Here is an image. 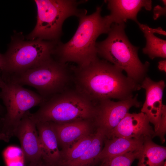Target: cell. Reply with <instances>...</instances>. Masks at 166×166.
Here are the masks:
<instances>
[{"instance_id":"obj_1","label":"cell","mask_w":166,"mask_h":166,"mask_svg":"<svg viewBox=\"0 0 166 166\" xmlns=\"http://www.w3.org/2000/svg\"><path fill=\"white\" fill-rule=\"evenodd\" d=\"M72 69L76 75L77 91L95 103L126 99L141 89L140 85L124 75L121 69L98 57L86 65Z\"/></svg>"},{"instance_id":"obj_2","label":"cell","mask_w":166,"mask_h":166,"mask_svg":"<svg viewBox=\"0 0 166 166\" xmlns=\"http://www.w3.org/2000/svg\"><path fill=\"white\" fill-rule=\"evenodd\" d=\"M102 6H97L92 14L81 15L79 23L72 38L64 43L60 41L52 54L55 59L66 64L73 62L78 66L86 65L98 57L96 41L101 34L108 33L111 25L105 16H102Z\"/></svg>"},{"instance_id":"obj_3","label":"cell","mask_w":166,"mask_h":166,"mask_svg":"<svg viewBox=\"0 0 166 166\" xmlns=\"http://www.w3.org/2000/svg\"><path fill=\"white\" fill-rule=\"evenodd\" d=\"M125 23L112 24L107 38L96 43L97 54L125 71L128 77L140 85L147 76L150 64L140 61L139 48L130 42L125 32Z\"/></svg>"},{"instance_id":"obj_4","label":"cell","mask_w":166,"mask_h":166,"mask_svg":"<svg viewBox=\"0 0 166 166\" xmlns=\"http://www.w3.org/2000/svg\"><path fill=\"white\" fill-rule=\"evenodd\" d=\"M38 110L30 113L36 123L40 122L61 124L93 119L96 103L77 91L61 92L46 100Z\"/></svg>"},{"instance_id":"obj_5","label":"cell","mask_w":166,"mask_h":166,"mask_svg":"<svg viewBox=\"0 0 166 166\" xmlns=\"http://www.w3.org/2000/svg\"><path fill=\"white\" fill-rule=\"evenodd\" d=\"M7 52L0 54L1 77L3 81L19 74L50 58L58 42L40 39L26 41L14 36Z\"/></svg>"},{"instance_id":"obj_6","label":"cell","mask_w":166,"mask_h":166,"mask_svg":"<svg viewBox=\"0 0 166 166\" xmlns=\"http://www.w3.org/2000/svg\"><path fill=\"white\" fill-rule=\"evenodd\" d=\"M37 7V22L34 30L26 36L30 40L36 39L58 41L62 34V26L68 18H78L87 14L85 9L78 8L86 1L35 0Z\"/></svg>"},{"instance_id":"obj_7","label":"cell","mask_w":166,"mask_h":166,"mask_svg":"<svg viewBox=\"0 0 166 166\" xmlns=\"http://www.w3.org/2000/svg\"><path fill=\"white\" fill-rule=\"evenodd\" d=\"M67 68L66 64L60 62L52 56L35 66L4 81L34 87L46 100L62 92L68 80Z\"/></svg>"},{"instance_id":"obj_8","label":"cell","mask_w":166,"mask_h":166,"mask_svg":"<svg viewBox=\"0 0 166 166\" xmlns=\"http://www.w3.org/2000/svg\"><path fill=\"white\" fill-rule=\"evenodd\" d=\"M0 88V98L6 109L2 117V133L10 140L26 113L32 107L40 106L46 100L38 93L12 82L4 81Z\"/></svg>"},{"instance_id":"obj_9","label":"cell","mask_w":166,"mask_h":166,"mask_svg":"<svg viewBox=\"0 0 166 166\" xmlns=\"http://www.w3.org/2000/svg\"><path fill=\"white\" fill-rule=\"evenodd\" d=\"M138 94L122 100H101L96 103V112L93 119L97 127L104 131L105 136L113 130L133 107L139 108L142 103L138 100Z\"/></svg>"},{"instance_id":"obj_10","label":"cell","mask_w":166,"mask_h":166,"mask_svg":"<svg viewBox=\"0 0 166 166\" xmlns=\"http://www.w3.org/2000/svg\"><path fill=\"white\" fill-rule=\"evenodd\" d=\"M27 111L18 124L14 136L19 139L25 162L27 166L42 160V153L36 124Z\"/></svg>"},{"instance_id":"obj_11","label":"cell","mask_w":166,"mask_h":166,"mask_svg":"<svg viewBox=\"0 0 166 166\" xmlns=\"http://www.w3.org/2000/svg\"><path fill=\"white\" fill-rule=\"evenodd\" d=\"M165 87L164 80L155 81L147 76L140 84L141 89L145 90L146 94L141 112L145 114L150 122L153 124L155 132L159 128L160 120L164 105L163 94Z\"/></svg>"},{"instance_id":"obj_12","label":"cell","mask_w":166,"mask_h":166,"mask_svg":"<svg viewBox=\"0 0 166 166\" xmlns=\"http://www.w3.org/2000/svg\"><path fill=\"white\" fill-rule=\"evenodd\" d=\"M146 115L144 113H128L106 138L122 137L138 139L144 136L152 138L155 132Z\"/></svg>"},{"instance_id":"obj_13","label":"cell","mask_w":166,"mask_h":166,"mask_svg":"<svg viewBox=\"0 0 166 166\" xmlns=\"http://www.w3.org/2000/svg\"><path fill=\"white\" fill-rule=\"evenodd\" d=\"M107 8L110 14L105 16L109 24H121L125 23L128 19L138 24L137 16L138 12L143 7L147 10L152 8L151 0H109Z\"/></svg>"},{"instance_id":"obj_14","label":"cell","mask_w":166,"mask_h":166,"mask_svg":"<svg viewBox=\"0 0 166 166\" xmlns=\"http://www.w3.org/2000/svg\"><path fill=\"white\" fill-rule=\"evenodd\" d=\"M89 120L59 124L49 122L53 129L58 145L63 151L83 137L91 134Z\"/></svg>"},{"instance_id":"obj_15","label":"cell","mask_w":166,"mask_h":166,"mask_svg":"<svg viewBox=\"0 0 166 166\" xmlns=\"http://www.w3.org/2000/svg\"><path fill=\"white\" fill-rule=\"evenodd\" d=\"M42 153V159L50 166H59L61 152L55 133L49 122L35 123Z\"/></svg>"},{"instance_id":"obj_16","label":"cell","mask_w":166,"mask_h":166,"mask_svg":"<svg viewBox=\"0 0 166 166\" xmlns=\"http://www.w3.org/2000/svg\"><path fill=\"white\" fill-rule=\"evenodd\" d=\"M144 137L138 139L122 137H105L104 146L98 157L99 162L129 152L141 150Z\"/></svg>"},{"instance_id":"obj_17","label":"cell","mask_w":166,"mask_h":166,"mask_svg":"<svg viewBox=\"0 0 166 166\" xmlns=\"http://www.w3.org/2000/svg\"><path fill=\"white\" fill-rule=\"evenodd\" d=\"M152 139L144 137L142 148L137 159V166H162L166 162V147L156 144Z\"/></svg>"},{"instance_id":"obj_18","label":"cell","mask_w":166,"mask_h":166,"mask_svg":"<svg viewBox=\"0 0 166 166\" xmlns=\"http://www.w3.org/2000/svg\"><path fill=\"white\" fill-rule=\"evenodd\" d=\"M105 135L102 130L97 128L91 144L82 155L77 159L61 166H94L99 162L98 157L103 148Z\"/></svg>"},{"instance_id":"obj_19","label":"cell","mask_w":166,"mask_h":166,"mask_svg":"<svg viewBox=\"0 0 166 166\" xmlns=\"http://www.w3.org/2000/svg\"><path fill=\"white\" fill-rule=\"evenodd\" d=\"M146 38L145 46L142 49L144 53L152 59L157 57H166V41L160 39L144 29H141Z\"/></svg>"},{"instance_id":"obj_20","label":"cell","mask_w":166,"mask_h":166,"mask_svg":"<svg viewBox=\"0 0 166 166\" xmlns=\"http://www.w3.org/2000/svg\"><path fill=\"white\" fill-rule=\"evenodd\" d=\"M94 134V133H91L83 137L61 152V159L59 166L75 160L81 157L91 144Z\"/></svg>"},{"instance_id":"obj_21","label":"cell","mask_w":166,"mask_h":166,"mask_svg":"<svg viewBox=\"0 0 166 166\" xmlns=\"http://www.w3.org/2000/svg\"><path fill=\"white\" fill-rule=\"evenodd\" d=\"M141 150L130 152L101 161L99 166H131L137 159Z\"/></svg>"},{"instance_id":"obj_22","label":"cell","mask_w":166,"mask_h":166,"mask_svg":"<svg viewBox=\"0 0 166 166\" xmlns=\"http://www.w3.org/2000/svg\"><path fill=\"white\" fill-rule=\"evenodd\" d=\"M166 132V106L164 105L159 128L155 132L154 137L158 136L162 143L165 141V136Z\"/></svg>"},{"instance_id":"obj_23","label":"cell","mask_w":166,"mask_h":166,"mask_svg":"<svg viewBox=\"0 0 166 166\" xmlns=\"http://www.w3.org/2000/svg\"><path fill=\"white\" fill-rule=\"evenodd\" d=\"M137 24L138 25L139 28L140 30L144 29L150 32L155 33H157L160 34L166 35V32L163 30L160 27H159L157 28L154 29L149 27L148 26L142 24L139 22Z\"/></svg>"},{"instance_id":"obj_24","label":"cell","mask_w":166,"mask_h":166,"mask_svg":"<svg viewBox=\"0 0 166 166\" xmlns=\"http://www.w3.org/2000/svg\"><path fill=\"white\" fill-rule=\"evenodd\" d=\"M166 6L163 7L159 6H157L154 9L153 18L154 20L156 19L160 16L164 15L166 14Z\"/></svg>"},{"instance_id":"obj_25","label":"cell","mask_w":166,"mask_h":166,"mask_svg":"<svg viewBox=\"0 0 166 166\" xmlns=\"http://www.w3.org/2000/svg\"><path fill=\"white\" fill-rule=\"evenodd\" d=\"M159 69L166 73V61L164 60L160 61L158 63V66Z\"/></svg>"},{"instance_id":"obj_26","label":"cell","mask_w":166,"mask_h":166,"mask_svg":"<svg viewBox=\"0 0 166 166\" xmlns=\"http://www.w3.org/2000/svg\"><path fill=\"white\" fill-rule=\"evenodd\" d=\"M30 166H50L44 162L42 159L41 161L34 164Z\"/></svg>"},{"instance_id":"obj_27","label":"cell","mask_w":166,"mask_h":166,"mask_svg":"<svg viewBox=\"0 0 166 166\" xmlns=\"http://www.w3.org/2000/svg\"><path fill=\"white\" fill-rule=\"evenodd\" d=\"M5 113L6 109L5 107L0 104V116L3 117Z\"/></svg>"},{"instance_id":"obj_28","label":"cell","mask_w":166,"mask_h":166,"mask_svg":"<svg viewBox=\"0 0 166 166\" xmlns=\"http://www.w3.org/2000/svg\"><path fill=\"white\" fill-rule=\"evenodd\" d=\"M3 123L2 117L0 116V134L2 133Z\"/></svg>"},{"instance_id":"obj_29","label":"cell","mask_w":166,"mask_h":166,"mask_svg":"<svg viewBox=\"0 0 166 166\" xmlns=\"http://www.w3.org/2000/svg\"><path fill=\"white\" fill-rule=\"evenodd\" d=\"M3 82L4 81H3L1 77V68H0V86L2 84Z\"/></svg>"},{"instance_id":"obj_30","label":"cell","mask_w":166,"mask_h":166,"mask_svg":"<svg viewBox=\"0 0 166 166\" xmlns=\"http://www.w3.org/2000/svg\"></svg>"}]
</instances>
